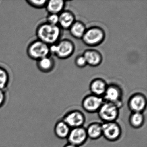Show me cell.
<instances>
[{
    "label": "cell",
    "mask_w": 147,
    "mask_h": 147,
    "mask_svg": "<svg viewBox=\"0 0 147 147\" xmlns=\"http://www.w3.org/2000/svg\"><path fill=\"white\" fill-rule=\"evenodd\" d=\"M62 30L58 26L52 25L47 22L40 24L36 30L38 39L51 46L60 40Z\"/></svg>",
    "instance_id": "1"
},
{
    "label": "cell",
    "mask_w": 147,
    "mask_h": 147,
    "mask_svg": "<svg viewBox=\"0 0 147 147\" xmlns=\"http://www.w3.org/2000/svg\"><path fill=\"white\" fill-rule=\"evenodd\" d=\"M50 50L51 55H54L59 59L65 60L73 55L75 51V45L70 39H62L50 46Z\"/></svg>",
    "instance_id": "2"
},
{
    "label": "cell",
    "mask_w": 147,
    "mask_h": 147,
    "mask_svg": "<svg viewBox=\"0 0 147 147\" xmlns=\"http://www.w3.org/2000/svg\"><path fill=\"white\" fill-rule=\"evenodd\" d=\"M105 37V32L102 28L93 26L86 29L81 40L86 46L95 47L101 45Z\"/></svg>",
    "instance_id": "3"
},
{
    "label": "cell",
    "mask_w": 147,
    "mask_h": 147,
    "mask_svg": "<svg viewBox=\"0 0 147 147\" xmlns=\"http://www.w3.org/2000/svg\"><path fill=\"white\" fill-rule=\"evenodd\" d=\"M26 51L28 56L36 61L51 55L49 45L38 39L31 42L27 47Z\"/></svg>",
    "instance_id": "4"
},
{
    "label": "cell",
    "mask_w": 147,
    "mask_h": 147,
    "mask_svg": "<svg viewBox=\"0 0 147 147\" xmlns=\"http://www.w3.org/2000/svg\"><path fill=\"white\" fill-rule=\"evenodd\" d=\"M119 109L115 104L104 101L97 113L103 123L115 122L119 117Z\"/></svg>",
    "instance_id": "5"
},
{
    "label": "cell",
    "mask_w": 147,
    "mask_h": 147,
    "mask_svg": "<svg viewBox=\"0 0 147 147\" xmlns=\"http://www.w3.org/2000/svg\"><path fill=\"white\" fill-rule=\"evenodd\" d=\"M102 136L107 141L114 142L120 139L122 134V129L120 125L117 122L103 123Z\"/></svg>",
    "instance_id": "6"
},
{
    "label": "cell",
    "mask_w": 147,
    "mask_h": 147,
    "mask_svg": "<svg viewBox=\"0 0 147 147\" xmlns=\"http://www.w3.org/2000/svg\"><path fill=\"white\" fill-rule=\"evenodd\" d=\"M123 90L117 84H111L107 86L103 97L104 101L115 104L120 109L123 106Z\"/></svg>",
    "instance_id": "7"
},
{
    "label": "cell",
    "mask_w": 147,
    "mask_h": 147,
    "mask_svg": "<svg viewBox=\"0 0 147 147\" xmlns=\"http://www.w3.org/2000/svg\"><path fill=\"white\" fill-rule=\"evenodd\" d=\"M62 120L71 129L83 126L86 123L85 114L80 110H72L67 113Z\"/></svg>",
    "instance_id": "8"
},
{
    "label": "cell",
    "mask_w": 147,
    "mask_h": 147,
    "mask_svg": "<svg viewBox=\"0 0 147 147\" xmlns=\"http://www.w3.org/2000/svg\"><path fill=\"white\" fill-rule=\"evenodd\" d=\"M104 102L103 98L91 94L83 98L82 101V107L86 112L95 113L98 112Z\"/></svg>",
    "instance_id": "9"
},
{
    "label": "cell",
    "mask_w": 147,
    "mask_h": 147,
    "mask_svg": "<svg viewBox=\"0 0 147 147\" xmlns=\"http://www.w3.org/2000/svg\"><path fill=\"white\" fill-rule=\"evenodd\" d=\"M146 96L141 93L132 94L128 101V107L131 112H144L147 107Z\"/></svg>",
    "instance_id": "10"
},
{
    "label": "cell",
    "mask_w": 147,
    "mask_h": 147,
    "mask_svg": "<svg viewBox=\"0 0 147 147\" xmlns=\"http://www.w3.org/2000/svg\"><path fill=\"white\" fill-rule=\"evenodd\" d=\"M67 139L68 143L78 147L82 146L88 139L86 128L82 126L71 129Z\"/></svg>",
    "instance_id": "11"
},
{
    "label": "cell",
    "mask_w": 147,
    "mask_h": 147,
    "mask_svg": "<svg viewBox=\"0 0 147 147\" xmlns=\"http://www.w3.org/2000/svg\"><path fill=\"white\" fill-rule=\"evenodd\" d=\"M83 56L85 57L87 65L90 67H95L100 66L103 61L102 54L98 51L94 49H89L83 52Z\"/></svg>",
    "instance_id": "12"
},
{
    "label": "cell",
    "mask_w": 147,
    "mask_h": 147,
    "mask_svg": "<svg viewBox=\"0 0 147 147\" xmlns=\"http://www.w3.org/2000/svg\"><path fill=\"white\" fill-rule=\"evenodd\" d=\"M107 86L106 82L104 79L95 78L90 82L89 89L92 94L103 98Z\"/></svg>",
    "instance_id": "13"
},
{
    "label": "cell",
    "mask_w": 147,
    "mask_h": 147,
    "mask_svg": "<svg viewBox=\"0 0 147 147\" xmlns=\"http://www.w3.org/2000/svg\"><path fill=\"white\" fill-rule=\"evenodd\" d=\"M76 21L75 16L72 11L64 10L59 14L58 26L61 30H69Z\"/></svg>",
    "instance_id": "14"
},
{
    "label": "cell",
    "mask_w": 147,
    "mask_h": 147,
    "mask_svg": "<svg viewBox=\"0 0 147 147\" xmlns=\"http://www.w3.org/2000/svg\"><path fill=\"white\" fill-rule=\"evenodd\" d=\"M88 138L92 140H97L102 136V123L93 122L89 124L86 128Z\"/></svg>",
    "instance_id": "15"
},
{
    "label": "cell",
    "mask_w": 147,
    "mask_h": 147,
    "mask_svg": "<svg viewBox=\"0 0 147 147\" xmlns=\"http://www.w3.org/2000/svg\"><path fill=\"white\" fill-rule=\"evenodd\" d=\"M66 4L63 0H50L47 1L45 8L49 13L59 15L64 11Z\"/></svg>",
    "instance_id": "16"
},
{
    "label": "cell",
    "mask_w": 147,
    "mask_h": 147,
    "mask_svg": "<svg viewBox=\"0 0 147 147\" xmlns=\"http://www.w3.org/2000/svg\"><path fill=\"white\" fill-rule=\"evenodd\" d=\"M55 63L54 58L50 55L37 61V67L41 72L49 73L55 68Z\"/></svg>",
    "instance_id": "17"
},
{
    "label": "cell",
    "mask_w": 147,
    "mask_h": 147,
    "mask_svg": "<svg viewBox=\"0 0 147 147\" xmlns=\"http://www.w3.org/2000/svg\"><path fill=\"white\" fill-rule=\"evenodd\" d=\"M71 128L62 119L57 122L54 127V132L57 137L61 139H67Z\"/></svg>",
    "instance_id": "18"
},
{
    "label": "cell",
    "mask_w": 147,
    "mask_h": 147,
    "mask_svg": "<svg viewBox=\"0 0 147 147\" xmlns=\"http://www.w3.org/2000/svg\"><path fill=\"white\" fill-rule=\"evenodd\" d=\"M86 29L84 23L80 20H76L69 30L72 37L76 39H82Z\"/></svg>",
    "instance_id": "19"
},
{
    "label": "cell",
    "mask_w": 147,
    "mask_h": 147,
    "mask_svg": "<svg viewBox=\"0 0 147 147\" xmlns=\"http://www.w3.org/2000/svg\"><path fill=\"white\" fill-rule=\"evenodd\" d=\"M145 119L143 113L131 112L129 118V124L133 129H140L144 125Z\"/></svg>",
    "instance_id": "20"
},
{
    "label": "cell",
    "mask_w": 147,
    "mask_h": 147,
    "mask_svg": "<svg viewBox=\"0 0 147 147\" xmlns=\"http://www.w3.org/2000/svg\"><path fill=\"white\" fill-rule=\"evenodd\" d=\"M10 76L6 69L0 66V89L5 90L8 86Z\"/></svg>",
    "instance_id": "21"
},
{
    "label": "cell",
    "mask_w": 147,
    "mask_h": 147,
    "mask_svg": "<svg viewBox=\"0 0 147 147\" xmlns=\"http://www.w3.org/2000/svg\"><path fill=\"white\" fill-rule=\"evenodd\" d=\"M47 1H48L46 0H28L26 1V2L28 5L36 9H42L45 7Z\"/></svg>",
    "instance_id": "22"
},
{
    "label": "cell",
    "mask_w": 147,
    "mask_h": 147,
    "mask_svg": "<svg viewBox=\"0 0 147 147\" xmlns=\"http://www.w3.org/2000/svg\"><path fill=\"white\" fill-rule=\"evenodd\" d=\"M74 62L76 66L80 68H83L87 65L86 59L82 55L77 56L75 59Z\"/></svg>",
    "instance_id": "23"
},
{
    "label": "cell",
    "mask_w": 147,
    "mask_h": 147,
    "mask_svg": "<svg viewBox=\"0 0 147 147\" xmlns=\"http://www.w3.org/2000/svg\"><path fill=\"white\" fill-rule=\"evenodd\" d=\"M46 22L52 25L58 26L59 15L49 13L46 18Z\"/></svg>",
    "instance_id": "24"
},
{
    "label": "cell",
    "mask_w": 147,
    "mask_h": 147,
    "mask_svg": "<svg viewBox=\"0 0 147 147\" xmlns=\"http://www.w3.org/2000/svg\"><path fill=\"white\" fill-rule=\"evenodd\" d=\"M6 94L5 90L0 89V107H1L5 102Z\"/></svg>",
    "instance_id": "25"
},
{
    "label": "cell",
    "mask_w": 147,
    "mask_h": 147,
    "mask_svg": "<svg viewBox=\"0 0 147 147\" xmlns=\"http://www.w3.org/2000/svg\"><path fill=\"white\" fill-rule=\"evenodd\" d=\"M63 147H78L77 146H75V145H73V144H71L68 143L64 145Z\"/></svg>",
    "instance_id": "26"
}]
</instances>
